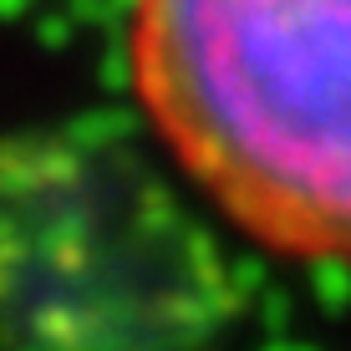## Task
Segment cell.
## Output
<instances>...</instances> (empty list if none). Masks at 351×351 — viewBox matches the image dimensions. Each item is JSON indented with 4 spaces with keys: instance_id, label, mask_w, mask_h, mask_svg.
Here are the masks:
<instances>
[{
    "instance_id": "7a4b0ae2",
    "label": "cell",
    "mask_w": 351,
    "mask_h": 351,
    "mask_svg": "<svg viewBox=\"0 0 351 351\" xmlns=\"http://www.w3.org/2000/svg\"><path fill=\"white\" fill-rule=\"evenodd\" d=\"M224 316L219 239L138 143L0 138V351H204Z\"/></svg>"
},
{
    "instance_id": "6da1fadb",
    "label": "cell",
    "mask_w": 351,
    "mask_h": 351,
    "mask_svg": "<svg viewBox=\"0 0 351 351\" xmlns=\"http://www.w3.org/2000/svg\"><path fill=\"white\" fill-rule=\"evenodd\" d=\"M132 87L250 239L351 265V0H132Z\"/></svg>"
}]
</instances>
